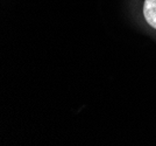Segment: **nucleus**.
Masks as SVG:
<instances>
[{
	"label": "nucleus",
	"instance_id": "nucleus-1",
	"mask_svg": "<svg viewBox=\"0 0 156 146\" xmlns=\"http://www.w3.org/2000/svg\"><path fill=\"white\" fill-rule=\"evenodd\" d=\"M144 19L151 27L156 28V0H146L143 6Z\"/></svg>",
	"mask_w": 156,
	"mask_h": 146
}]
</instances>
